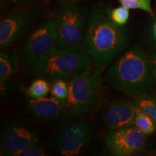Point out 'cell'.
Returning <instances> with one entry per match:
<instances>
[{"label":"cell","mask_w":156,"mask_h":156,"mask_svg":"<svg viewBox=\"0 0 156 156\" xmlns=\"http://www.w3.org/2000/svg\"><path fill=\"white\" fill-rule=\"evenodd\" d=\"M20 67L18 53L15 51L3 48L0 53V87L1 94H5L8 82Z\"/></svg>","instance_id":"13"},{"label":"cell","mask_w":156,"mask_h":156,"mask_svg":"<svg viewBox=\"0 0 156 156\" xmlns=\"http://www.w3.org/2000/svg\"><path fill=\"white\" fill-rule=\"evenodd\" d=\"M44 135L36 126L17 119L4 123L1 133V155L9 156L23 148L43 146Z\"/></svg>","instance_id":"8"},{"label":"cell","mask_w":156,"mask_h":156,"mask_svg":"<svg viewBox=\"0 0 156 156\" xmlns=\"http://www.w3.org/2000/svg\"><path fill=\"white\" fill-rule=\"evenodd\" d=\"M91 65L92 61L83 47H55L30 64L28 73L37 78L66 80Z\"/></svg>","instance_id":"3"},{"label":"cell","mask_w":156,"mask_h":156,"mask_svg":"<svg viewBox=\"0 0 156 156\" xmlns=\"http://www.w3.org/2000/svg\"><path fill=\"white\" fill-rule=\"evenodd\" d=\"M150 58H151L153 73L154 77H155V80H156V53L153 54V55L150 56Z\"/></svg>","instance_id":"23"},{"label":"cell","mask_w":156,"mask_h":156,"mask_svg":"<svg viewBox=\"0 0 156 156\" xmlns=\"http://www.w3.org/2000/svg\"><path fill=\"white\" fill-rule=\"evenodd\" d=\"M48 155V152L43 146H31L12 153L9 156H46Z\"/></svg>","instance_id":"20"},{"label":"cell","mask_w":156,"mask_h":156,"mask_svg":"<svg viewBox=\"0 0 156 156\" xmlns=\"http://www.w3.org/2000/svg\"><path fill=\"white\" fill-rule=\"evenodd\" d=\"M134 103L136 107L149 114L156 122V96L149 94L135 98Z\"/></svg>","instance_id":"16"},{"label":"cell","mask_w":156,"mask_h":156,"mask_svg":"<svg viewBox=\"0 0 156 156\" xmlns=\"http://www.w3.org/2000/svg\"><path fill=\"white\" fill-rule=\"evenodd\" d=\"M134 126L146 136L153 134L156 130V122L145 111L136 107Z\"/></svg>","instance_id":"14"},{"label":"cell","mask_w":156,"mask_h":156,"mask_svg":"<svg viewBox=\"0 0 156 156\" xmlns=\"http://www.w3.org/2000/svg\"><path fill=\"white\" fill-rule=\"evenodd\" d=\"M111 10L103 5L91 9L82 46L90 58L92 65L102 69L119 55L129 43L127 30L113 21Z\"/></svg>","instance_id":"1"},{"label":"cell","mask_w":156,"mask_h":156,"mask_svg":"<svg viewBox=\"0 0 156 156\" xmlns=\"http://www.w3.org/2000/svg\"><path fill=\"white\" fill-rule=\"evenodd\" d=\"M103 70L91 65L73 76L70 80L69 95L65 103L74 116H83L97 104Z\"/></svg>","instance_id":"4"},{"label":"cell","mask_w":156,"mask_h":156,"mask_svg":"<svg viewBox=\"0 0 156 156\" xmlns=\"http://www.w3.org/2000/svg\"><path fill=\"white\" fill-rule=\"evenodd\" d=\"M104 142L112 155H132L143 151L146 135L136 126H132L118 129H109L104 136Z\"/></svg>","instance_id":"11"},{"label":"cell","mask_w":156,"mask_h":156,"mask_svg":"<svg viewBox=\"0 0 156 156\" xmlns=\"http://www.w3.org/2000/svg\"><path fill=\"white\" fill-rule=\"evenodd\" d=\"M121 5L128 9H141L148 14L154 16V12L151 7V0H119Z\"/></svg>","instance_id":"18"},{"label":"cell","mask_w":156,"mask_h":156,"mask_svg":"<svg viewBox=\"0 0 156 156\" xmlns=\"http://www.w3.org/2000/svg\"><path fill=\"white\" fill-rule=\"evenodd\" d=\"M55 17H48L31 30L20 45V66L29 67L56 47Z\"/></svg>","instance_id":"7"},{"label":"cell","mask_w":156,"mask_h":156,"mask_svg":"<svg viewBox=\"0 0 156 156\" xmlns=\"http://www.w3.org/2000/svg\"><path fill=\"white\" fill-rule=\"evenodd\" d=\"M24 112L31 119L49 126H64L74 116L73 112L65 103L54 97L25 101L23 105Z\"/></svg>","instance_id":"10"},{"label":"cell","mask_w":156,"mask_h":156,"mask_svg":"<svg viewBox=\"0 0 156 156\" xmlns=\"http://www.w3.org/2000/svg\"><path fill=\"white\" fill-rule=\"evenodd\" d=\"M105 80L116 90L135 98L151 94L156 87L150 56L138 46L117 58L107 71Z\"/></svg>","instance_id":"2"},{"label":"cell","mask_w":156,"mask_h":156,"mask_svg":"<svg viewBox=\"0 0 156 156\" xmlns=\"http://www.w3.org/2000/svg\"><path fill=\"white\" fill-rule=\"evenodd\" d=\"M69 83L63 79L54 80L51 86V95L57 100L65 103L69 95Z\"/></svg>","instance_id":"17"},{"label":"cell","mask_w":156,"mask_h":156,"mask_svg":"<svg viewBox=\"0 0 156 156\" xmlns=\"http://www.w3.org/2000/svg\"><path fill=\"white\" fill-rule=\"evenodd\" d=\"M51 91V85L47 80L44 78H37L32 82L30 85L26 88L25 93L29 98L34 99L46 97Z\"/></svg>","instance_id":"15"},{"label":"cell","mask_w":156,"mask_h":156,"mask_svg":"<svg viewBox=\"0 0 156 156\" xmlns=\"http://www.w3.org/2000/svg\"><path fill=\"white\" fill-rule=\"evenodd\" d=\"M135 103L113 101L103 110L102 120L108 129H118L134 126Z\"/></svg>","instance_id":"12"},{"label":"cell","mask_w":156,"mask_h":156,"mask_svg":"<svg viewBox=\"0 0 156 156\" xmlns=\"http://www.w3.org/2000/svg\"><path fill=\"white\" fill-rule=\"evenodd\" d=\"M56 48L82 47L87 16L84 7L77 3H64L55 17Z\"/></svg>","instance_id":"6"},{"label":"cell","mask_w":156,"mask_h":156,"mask_svg":"<svg viewBox=\"0 0 156 156\" xmlns=\"http://www.w3.org/2000/svg\"><path fill=\"white\" fill-rule=\"evenodd\" d=\"M27 5V4H26ZM26 5L15 7L0 21V47L8 48L26 36L36 20L34 9Z\"/></svg>","instance_id":"9"},{"label":"cell","mask_w":156,"mask_h":156,"mask_svg":"<svg viewBox=\"0 0 156 156\" xmlns=\"http://www.w3.org/2000/svg\"><path fill=\"white\" fill-rule=\"evenodd\" d=\"M127 7L124 6H120L111 10V17L116 24L124 26L128 21L129 17V12Z\"/></svg>","instance_id":"19"},{"label":"cell","mask_w":156,"mask_h":156,"mask_svg":"<svg viewBox=\"0 0 156 156\" xmlns=\"http://www.w3.org/2000/svg\"><path fill=\"white\" fill-rule=\"evenodd\" d=\"M96 132L91 121L77 119L68 122L52 136L51 145L58 155L77 156L85 151Z\"/></svg>","instance_id":"5"},{"label":"cell","mask_w":156,"mask_h":156,"mask_svg":"<svg viewBox=\"0 0 156 156\" xmlns=\"http://www.w3.org/2000/svg\"><path fill=\"white\" fill-rule=\"evenodd\" d=\"M64 3H77L78 2H80L82 0H61Z\"/></svg>","instance_id":"24"},{"label":"cell","mask_w":156,"mask_h":156,"mask_svg":"<svg viewBox=\"0 0 156 156\" xmlns=\"http://www.w3.org/2000/svg\"><path fill=\"white\" fill-rule=\"evenodd\" d=\"M150 40L153 46L156 49V17L154 18L150 28Z\"/></svg>","instance_id":"21"},{"label":"cell","mask_w":156,"mask_h":156,"mask_svg":"<svg viewBox=\"0 0 156 156\" xmlns=\"http://www.w3.org/2000/svg\"><path fill=\"white\" fill-rule=\"evenodd\" d=\"M31 1L32 0H9L8 3L9 5L12 6V7H17V6L26 5Z\"/></svg>","instance_id":"22"},{"label":"cell","mask_w":156,"mask_h":156,"mask_svg":"<svg viewBox=\"0 0 156 156\" xmlns=\"http://www.w3.org/2000/svg\"><path fill=\"white\" fill-rule=\"evenodd\" d=\"M9 0H1V4L2 5V4H5L7 2H8Z\"/></svg>","instance_id":"25"}]
</instances>
